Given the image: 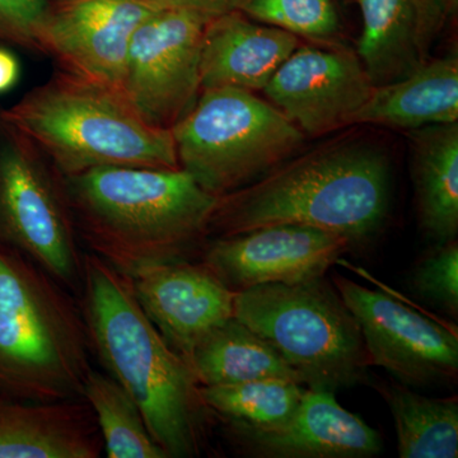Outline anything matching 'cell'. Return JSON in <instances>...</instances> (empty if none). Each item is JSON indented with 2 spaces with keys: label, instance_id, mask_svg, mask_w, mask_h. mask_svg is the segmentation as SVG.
Segmentation results:
<instances>
[{
  "label": "cell",
  "instance_id": "obj_30",
  "mask_svg": "<svg viewBox=\"0 0 458 458\" xmlns=\"http://www.w3.org/2000/svg\"><path fill=\"white\" fill-rule=\"evenodd\" d=\"M434 3H436L437 8L441 12L445 21L456 14L458 0H434Z\"/></svg>",
  "mask_w": 458,
  "mask_h": 458
},
{
  "label": "cell",
  "instance_id": "obj_24",
  "mask_svg": "<svg viewBox=\"0 0 458 458\" xmlns=\"http://www.w3.org/2000/svg\"><path fill=\"white\" fill-rule=\"evenodd\" d=\"M307 387L289 379L200 386L207 408L222 420L255 428L276 427L297 411Z\"/></svg>",
  "mask_w": 458,
  "mask_h": 458
},
{
  "label": "cell",
  "instance_id": "obj_29",
  "mask_svg": "<svg viewBox=\"0 0 458 458\" xmlns=\"http://www.w3.org/2000/svg\"><path fill=\"white\" fill-rule=\"evenodd\" d=\"M20 77V64L11 51L0 47V93L7 92Z\"/></svg>",
  "mask_w": 458,
  "mask_h": 458
},
{
  "label": "cell",
  "instance_id": "obj_14",
  "mask_svg": "<svg viewBox=\"0 0 458 458\" xmlns=\"http://www.w3.org/2000/svg\"><path fill=\"white\" fill-rule=\"evenodd\" d=\"M223 421L231 442L247 457L372 458L384 450L379 433L328 391L307 388L297 411L279 426Z\"/></svg>",
  "mask_w": 458,
  "mask_h": 458
},
{
  "label": "cell",
  "instance_id": "obj_18",
  "mask_svg": "<svg viewBox=\"0 0 458 458\" xmlns=\"http://www.w3.org/2000/svg\"><path fill=\"white\" fill-rule=\"evenodd\" d=\"M95 412L84 399L30 403L0 396V458H98Z\"/></svg>",
  "mask_w": 458,
  "mask_h": 458
},
{
  "label": "cell",
  "instance_id": "obj_7",
  "mask_svg": "<svg viewBox=\"0 0 458 458\" xmlns=\"http://www.w3.org/2000/svg\"><path fill=\"white\" fill-rule=\"evenodd\" d=\"M171 131L181 170L216 198L284 164L306 137L269 101L232 87L201 89Z\"/></svg>",
  "mask_w": 458,
  "mask_h": 458
},
{
  "label": "cell",
  "instance_id": "obj_20",
  "mask_svg": "<svg viewBox=\"0 0 458 458\" xmlns=\"http://www.w3.org/2000/svg\"><path fill=\"white\" fill-rule=\"evenodd\" d=\"M411 140L419 225L434 243L457 240L458 123L415 129Z\"/></svg>",
  "mask_w": 458,
  "mask_h": 458
},
{
  "label": "cell",
  "instance_id": "obj_1",
  "mask_svg": "<svg viewBox=\"0 0 458 458\" xmlns=\"http://www.w3.org/2000/svg\"><path fill=\"white\" fill-rule=\"evenodd\" d=\"M80 294L90 351L137 403L157 445L168 458L200 456L214 414L188 361L141 310L131 278L86 252Z\"/></svg>",
  "mask_w": 458,
  "mask_h": 458
},
{
  "label": "cell",
  "instance_id": "obj_16",
  "mask_svg": "<svg viewBox=\"0 0 458 458\" xmlns=\"http://www.w3.org/2000/svg\"><path fill=\"white\" fill-rule=\"evenodd\" d=\"M300 47V38L232 11L210 18L201 42V89L258 92Z\"/></svg>",
  "mask_w": 458,
  "mask_h": 458
},
{
  "label": "cell",
  "instance_id": "obj_22",
  "mask_svg": "<svg viewBox=\"0 0 458 458\" xmlns=\"http://www.w3.org/2000/svg\"><path fill=\"white\" fill-rule=\"evenodd\" d=\"M375 386L394 418L400 458L458 457V397L432 399L409 386L378 381Z\"/></svg>",
  "mask_w": 458,
  "mask_h": 458
},
{
  "label": "cell",
  "instance_id": "obj_8",
  "mask_svg": "<svg viewBox=\"0 0 458 458\" xmlns=\"http://www.w3.org/2000/svg\"><path fill=\"white\" fill-rule=\"evenodd\" d=\"M0 245L80 293L84 252L63 176L23 135L0 120Z\"/></svg>",
  "mask_w": 458,
  "mask_h": 458
},
{
  "label": "cell",
  "instance_id": "obj_2",
  "mask_svg": "<svg viewBox=\"0 0 458 458\" xmlns=\"http://www.w3.org/2000/svg\"><path fill=\"white\" fill-rule=\"evenodd\" d=\"M63 183L81 243L129 278L200 254L218 203L181 168L101 167Z\"/></svg>",
  "mask_w": 458,
  "mask_h": 458
},
{
  "label": "cell",
  "instance_id": "obj_6",
  "mask_svg": "<svg viewBox=\"0 0 458 458\" xmlns=\"http://www.w3.org/2000/svg\"><path fill=\"white\" fill-rule=\"evenodd\" d=\"M233 318L269 343L310 390L335 394L369 379L360 325L325 276L236 292Z\"/></svg>",
  "mask_w": 458,
  "mask_h": 458
},
{
  "label": "cell",
  "instance_id": "obj_25",
  "mask_svg": "<svg viewBox=\"0 0 458 458\" xmlns=\"http://www.w3.org/2000/svg\"><path fill=\"white\" fill-rule=\"evenodd\" d=\"M232 9L313 44H334L342 30L334 0H231Z\"/></svg>",
  "mask_w": 458,
  "mask_h": 458
},
{
  "label": "cell",
  "instance_id": "obj_21",
  "mask_svg": "<svg viewBox=\"0 0 458 458\" xmlns=\"http://www.w3.org/2000/svg\"><path fill=\"white\" fill-rule=\"evenodd\" d=\"M186 361L200 386L270 378L302 385L300 376L269 343L234 318L204 336Z\"/></svg>",
  "mask_w": 458,
  "mask_h": 458
},
{
  "label": "cell",
  "instance_id": "obj_11",
  "mask_svg": "<svg viewBox=\"0 0 458 458\" xmlns=\"http://www.w3.org/2000/svg\"><path fill=\"white\" fill-rule=\"evenodd\" d=\"M165 5L161 0H54L38 50L53 56L62 71L123 90L132 36Z\"/></svg>",
  "mask_w": 458,
  "mask_h": 458
},
{
  "label": "cell",
  "instance_id": "obj_26",
  "mask_svg": "<svg viewBox=\"0 0 458 458\" xmlns=\"http://www.w3.org/2000/svg\"><path fill=\"white\" fill-rule=\"evenodd\" d=\"M412 289L430 304L458 316V242L436 243V246L417 262L412 270Z\"/></svg>",
  "mask_w": 458,
  "mask_h": 458
},
{
  "label": "cell",
  "instance_id": "obj_27",
  "mask_svg": "<svg viewBox=\"0 0 458 458\" xmlns=\"http://www.w3.org/2000/svg\"><path fill=\"white\" fill-rule=\"evenodd\" d=\"M49 0H0V40L38 50Z\"/></svg>",
  "mask_w": 458,
  "mask_h": 458
},
{
  "label": "cell",
  "instance_id": "obj_23",
  "mask_svg": "<svg viewBox=\"0 0 458 458\" xmlns=\"http://www.w3.org/2000/svg\"><path fill=\"white\" fill-rule=\"evenodd\" d=\"M83 399L95 412L107 458H168L150 436L137 403L113 377L90 369Z\"/></svg>",
  "mask_w": 458,
  "mask_h": 458
},
{
  "label": "cell",
  "instance_id": "obj_13",
  "mask_svg": "<svg viewBox=\"0 0 458 458\" xmlns=\"http://www.w3.org/2000/svg\"><path fill=\"white\" fill-rule=\"evenodd\" d=\"M352 247L345 237L298 225H276L207 241L205 267L233 292L295 284L325 276Z\"/></svg>",
  "mask_w": 458,
  "mask_h": 458
},
{
  "label": "cell",
  "instance_id": "obj_28",
  "mask_svg": "<svg viewBox=\"0 0 458 458\" xmlns=\"http://www.w3.org/2000/svg\"><path fill=\"white\" fill-rule=\"evenodd\" d=\"M161 2L174 7L195 9L212 16L232 11L231 0H161Z\"/></svg>",
  "mask_w": 458,
  "mask_h": 458
},
{
  "label": "cell",
  "instance_id": "obj_9",
  "mask_svg": "<svg viewBox=\"0 0 458 458\" xmlns=\"http://www.w3.org/2000/svg\"><path fill=\"white\" fill-rule=\"evenodd\" d=\"M212 14L165 5L135 31L123 90L148 123L172 129L201 92L200 56Z\"/></svg>",
  "mask_w": 458,
  "mask_h": 458
},
{
  "label": "cell",
  "instance_id": "obj_15",
  "mask_svg": "<svg viewBox=\"0 0 458 458\" xmlns=\"http://www.w3.org/2000/svg\"><path fill=\"white\" fill-rule=\"evenodd\" d=\"M131 282L147 318L185 360L204 336L233 318L236 292L201 261L159 265Z\"/></svg>",
  "mask_w": 458,
  "mask_h": 458
},
{
  "label": "cell",
  "instance_id": "obj_12",
  "mask_svg": "<svg viewBox=\"0 0 458 458\" xmlns=\"http://www.w3.org/2000/svg\"><path fill=\"white\" fill-rule=\"evenodd\" d=\"M373 84L354 51L335 44L300 45L262 92L307 137L352 125Z\"/></svg>",
  "mask_w": 458,
  "mask_h": 458
},
{
  "label": "cell",
  "instance_id": "obj_5",
  "mask_svg": "<svg viewBox=\"0 0 458 458\" xmlns=\"http://www.w3.org/2000/svg\"><path fill=\"white\" fill-rule=\"evenodd\" d=\"M90 352L82 309L71 291L0 245V396L83 399Z\"/></svg>",
  "mask_w": 458,
  "mask_h": 458
},
{
  "label": "cell",
  "instance_id": "obj_17",
  "mask_svg": "<svg viewBox=\"0 0 458 458\" xmlns=\"http://www.w3.org/2000/svg\"><path fill=\"white\" fill-rule=\"evenodd\" d=\"M358 56L375 86L394 82L429 59L445 18L434 0H358Z\"/></svg>",
  "mask_w": 458,
  "mask_h": 458
},
{
  "label": "cell",
  "instance_id": "obj_3",
  "mask_svg": "<svg viewBox=\"0 0 458 458\" xmlns=\"http://www.w3.org/2000/svg\"><path fill=\"white\" fill-rule=\"evenodd\" d=\"M390 197L384 153L340 141L292 157L246 188L218 198L208 232L216 238L267 225H306L345 237L354 249L384 227Z\"/></svg>",
  "mask_w": 458,
  "mask_h": 458
},
{
  "label": "cell",
  "instance_id": "obj_4",
  "mask_svg": "<svg viewBox=\"0 0 458 458\" xmlns=\"http://www.w3.org/2000/svg\"><path fill=\"white\" fill-rule=\"evenodd\" d=\"M0 120L62 176L101 167L180 168L171 129L148 123L123 90L60 71Z\"/></svg>",
  "mask_w": 458,
  "mask_h": 458
},
{
  "label": "cell",
  "instance_id": "obj_19",
  "mask_svg": "<svg viewBox=\"0 0 458 458\" xmlns=\"http://www.w3.org/2000/svg\"><path fill=\"white\" fill-rule=\"evenodd\" d=\"M458 122V60L456 55L428 59L411 73L373 87L352 125L415 129Z\"/></svg>",
  "mask_w": 458,
  "mask_h": 458
},
{
  "label": "cell",
  "instance_id": "obj_10",
  "mask_svg": "<svg viewBox=\"0 0 458 458\" xmlns=\"http://www.w3.org/2000/svg\"><path fill=\"white\" fill-rule=\"evenodd\" d=\"M331 282L360 325L369 367H381L409 387L457 382L456 328L345 276L336 274Z\"/></svg>",
  "mask_w": 458,
  "mask_h": 458
}]
</instances>
